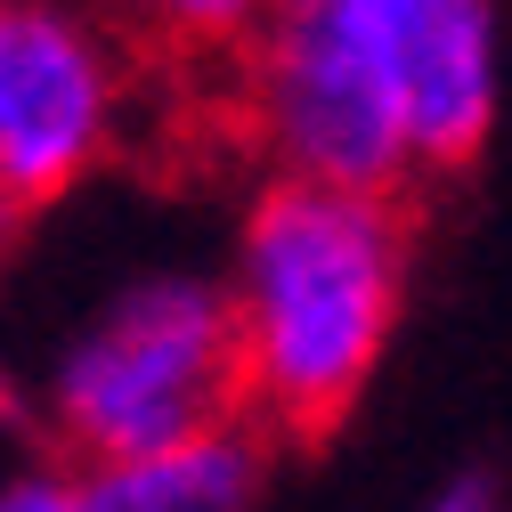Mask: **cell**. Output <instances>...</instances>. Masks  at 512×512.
<instances>
[{
	"instance_id": "obj_10",
	"label": "cell",
	"mask_w": 512,
	"mask_h": 512,
	"mask_svg": "<svg viewBox=\"0 0 512 512\" xmlns=\"http://www.w3.org/2000/svg\"><path fill=\"white\" fill-rule=\"evenodd\" d=\"M9 212H17V196H9V179H0V220H9Z\"/></svg>"
},
{
	"instance_id": "obj_2",
	"label": "cell",
	"mask_w": 512,
	"mask_h": 512,
	"mask_svg": "<svg viewBox=\"0 0 512 512\" xmlns=\"http://www.w3.org/2000/svg\"><path fill=\"white\" fill-rule=\"evenodd\" d=\"M49 439L90 464H131L244 423V350L228 277L139 269L106 285L41 366Z\"/></svg>"
},
{
	"instance_id": "obj_6",
	"label": "cell",
	"mask_w": 512,
	"mask_h": 512,
	"mask_svg": "<svg viewBox=\"0 0 512 512\" xmlns=\"http://www.w3.org/2000/svg\"><path fill=\"white\" fill-rule=\"evenodd\" d=\"M261 480H269V431L228 423L212 439L163 447V456L74 472V504L82 512H252Z\"/></svg>"
},
{
	"instance_id": "obj_7",
	"label": "cell",
	"mask_w": 512,
	"mask_h": 512,
	"mask_svg": "<svg viewBox=\"0 0 512 512\" xmlns=\"http://www.w3.org/2000/svg\"><path fill=\"white\" fill-rule=\"evenodd\" d=\"M147 41L179 49V57H236L261 41V25L285 9V0H114Z\"/></svg>"
},
{
	"instance_id": "obj_9",
	"label": "cell",
	"mask_w": 512,
	"mask_h": 512,
	"mask_svg": "<svg viewBox=\"0 0 512 512\" xmlns=\"http://www.w3.org/2000/svg\"><path fill=\"white\" fill-rule=\"evenodd\" d=\"M431 512H496V488H488L480 472H464V480H447V488L431 496Z\"/></svg>"
},
{
	"instance_id": "obj_4",
	"label": "cell",
	"mask_w": 512,
	"mask_h": 512,
	"mask_svg": "<svg viewBox=\"0 0 512 512\" xmlns=\"http://www.w3.org/2000/svg\"><path fill=\"white\" fill-rule=\"evenodd\" d=\"M131 33L106 0H0V179L17 212L57 204L131 131Z\"/></svg>"
},
{
	"instance_id": "obj_5",
	"label": "cell",
	"mask_w": 512,
	"mask_h": 512,
	"mask_svg": "<svg viewBox=\"0 0 512 512\" xmlns=\"http://www.w3.org/2000/svg\"><path fill=\"white\" fill-rule=\"evenodd\" d=\"M301 9L334 17L399 82L423 171H456L480 155L496 122V90H504L496 0H301Z\"/></svg>"
},
{
	"instance_id": "obj_8",
	"label": "cell",
	"mask_w": 512,
	"mask_h": 512,
	"mask_svg": "<svg viewBox=\"0 0 512 512\" xmlns=\"http://www.w3.org/2000/svg\"><path fill=\"white\" fill-rule=\"evenodd\" d=\"M0 512H82L74 504V472H17V480H0Z\"/></svg>"
},
{
	"instance_id": "obj_3",
	"label": "cell",
	"mask_w": 512,
	"mask_h": 512,
	"mask_svg": "<svg viewBox=\"0 0 512 512\" xmlns=\"http://www.w3.org/2000/svg\"><path fill=\"white\" fill-rule=\"evenodd\" d=\"M236 114L269 179L350 187V196H399L407 179H423L399 82L301 0H285L261 41L236 57Z\"/></svg>"
},
{
	"instance_id": "obj_1",
	"label": "cell",
	"mask_w": 512,
	"mask_h": 512,
	"mask_svg": "<svg viewBox=\"0 0 512 512\" xmlns=\"http://www.w3.org/2000/svg\"><path fill=\"white\" fill-rule=\"evenodd\" d=\"M220 277L244 350V423L317 439L358 407L399 334L407 212L399 196L269 179L244 204Z\"/></svg>"
}]
</instances>
